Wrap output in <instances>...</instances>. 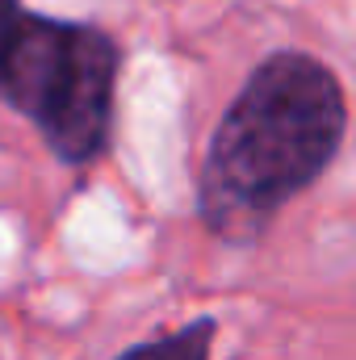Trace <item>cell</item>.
I'll list each match as a JSON object with an SVG mask.
<instances>
[{
    "instance_id": "2",
    "label": "cell",
    "mask_w": 356,
    "mask_h": 360,
    "mask_svg": "<svg viewBox=\"0 0 356 360\" xmlns=\"http://www.w3.org/2000/svg\"><path fill=\"white\" fill-rule=\"evenodd\" d=\"M117 63L105 30L25 13L0 63V96L38 126L63 164H89L109 143Z\"/></svg>"
},
{
    "instance_id": "1",
    "label": "cell",
    "mask_w": 356,
    "mask_h": 360,
    "mask_svg": "<svg viewBox=\"0 0 356 360\" xmlns=\"http://www.w3.org/2000/svg\"><path fill=\"white\" fill-rule=\"evenodd\" d=\"M348 130L336 72L302 51H272L214 126L197 205L214 235L252 239L319 180Z\"/></svg>"
},
{
    "instance_id": "4",
    "label": "cell",
    "mask_w": 356,
    "mask_h": 360,
    "mask_svg": "<svg viewBox=\"0 0 356 360\" xmlns=\"http://www.w3.org/2000/svg\"><path fill=\"white\" fill-rule=\"evenodd\" d=\"M21 17H25L21 0H0V63H4V51H8V42H13V34H17V25H21Z\"/></svg>"
},
{
    "instance_id": "3",
    "label": "cell",
    "mask_w": 356,
    "mask_h": 360,
    "mask_svg": "<svg viewBox=\"0 0 356 360\" xmlns=\"http://www.w3.org/2000/svg\"><path fill=\"white\" fill-rule=\"evenodd\" d=\"M214 335H218V323L205 314V319H193L189 327H180L172 335H160V340H147V344L122 352L117 360H210Z\"/></svg>"
}]
</instances>
